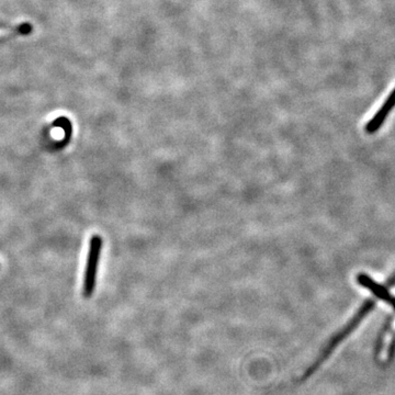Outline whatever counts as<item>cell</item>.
<instances>
[{
    "instance_id": "obj_4",
    "label": "cell",
    "mask_w": 395,
    "mask_h": 395,
    "mask_svg": "<svg viewBox=\"0 0 395 395\" xmlns=\"http://www.w3.org/2000/svg\"><path fill=\"white\" fill-rule=\"evenodd\" d=\"M395 107V88L392 90L389 97L387 98L385 102H383L382 107L380 108L379 111H377L375 115H373L371 120L368 121L367 124H366V132L368 134H375L379 129L382 127L383 123H385V119L388 117L390 115L391 111L394 109Z\"/></svg>"
},
{
    "instance_id": "obj_5",
    "label": "cell",
    "mask_w": 395,
    "mask_h": 395,
    "mask_svg": "<svg viewBox=\"0 0 395 395\" xmlns=\"http://www.w3.org/2000/svg\"><path fill=\"white\" fill-rule=\"evenodd\" d=\"M32 32V26L30 23H22L20 26L7 27L0 29V41L9 36H28Z\"/></svg>"
},
{
    "instance_id": "obj_2",
    "label": "cell",
    "mask_w": 395,
    "mask_h": 395,
    "mask_svg": "<svg viewBox=\"0 0 395 395\" xmlns=\"http://www.w3.org/2000/svg\"><path fill=\"white\" fill-rule=\"evenodd\" d=\"M101 250L102 238L99 235H94L89 242V250L87 255L86 268H85L84 286H82L85 298H90L96 288Z\"/></svg>"
},
{
    "instance_id": "obj_1",
    "label": "cell",
    "mask_w": 395,
    "mask_h": 395,
    "mask_svg": "<svg viewBox=\"0 0 395 395\" xmlns=\"http://www.w3.org/2000/svg\"><path fill=\"white\" fill-rule=\"evenodd\" d=\"M373 308H375V301H373V300H367L365 303L362 304L359 311L348 322L346 326L342 331H339L335 336L331 337V340L327 343L326 346L324 347L321 354H319V357L316 358L315 361L306 369V373L302 375L301 381H306V379H309L311 375H313L319 369V367L329 359V356L334 352L339 344L343 340H345L347 337L350 336L354 329H357L362 319H365L368 313L373 311Z\"/></svg>"
},
{
    "instance_id": "obj_3",
    "label": "cell",
    "mask_w": 395,
    "mask_h": 395,
    "mask_svg": "<svg viewBox=\"0 0 395 395\" xmlns=\"http://www.w3.org/2000/svg\"><path fill=\"white\" fill-rule=\"evenodd\" d=\"M356 280H357L358 285L368 289L375 298L380 299V300H382L385 303H388L389 306H392L393 309L395 310V296H393L389 292L388 288H385L380 283L375 282L367 273H358Z\"/></svg>"
}]
</instances>
